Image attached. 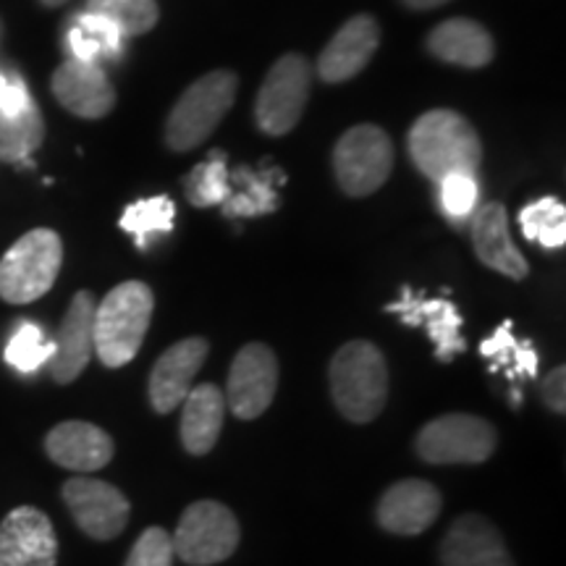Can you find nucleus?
Returning <instances> with one entry per match:
<instances>
[{"label":"nucleus","instance_id":"nucleus-1","mask_svg":"<svg viewBox=\"0 0 566 566\" xmlns=\"http://www.w3.org/2000/svg\"><path fill=\"white\" fill-rule=\"evenodd\" d=\"M407 147L420 174L436 184L451 174H475L483 160V142L472 124L446 108L417 118L409 129Z\"/></svg>","mask_w":566,"mask_h":566},{"label":"nucleus","instance_id":"nucleus-2","mask_svg":"<svg viewBox=\"0 0 566 566\" xmlns=\"http://www.w3.org/2000/svg\"><path fill=\"white\" fill-rule=\"evenodd\" d=\"M155 296L142 281L111 289L95 307V354L105 367H124L137 357L150 328Z\"/></svg>","mask_w":566,"mask_h":566},{"label":"nucleus","instance_id":"nucleus-3","mask_svg":"<svg viewBox=\"0 0 566 566\" xmlns=\"http://www.w3.org/2000/svg\"><path fill=\"white\" fill-rule=\"evenodd\" d=\"M331 394L349 422L365 424L384 412L388 399V367L386 357L370 342L344 344L331 363Z\"/></svg>","mask_w":566,"mask_h":566},{"label":"nucleus","instance_id":"nucleus-4","mask_svg":"<svg viewBox=\"0 0 566 566\" xmlns=\"http://www.w3.org/2000/svg\"><path fill=\"white\" fill-rule=\"evenodd\" d=\"M239 80L233 71H210L197 80L174 105L166 122V145L176 153L200 147L237 101Z\"/></svg>","mask_w":566,"mask_h":566},{"label":"nucleus","instance_id":"nucleus-5","mask_svg":"<svg viewBox=\"0 0 566 566\" xmlns=\"http://www.w3.org/2000/svg\"><path fill=\"white\" fill-rule=\"evenodd\" d=\"M63 263V242L53 229H34L0 260V300L30 304L53 289Z\"/></svg>","mask_w":566,"mask_h":566},{"label":"nucleus","instance_id":"nucleus-6","mask_svg":"<svg viewBox=\"0 0 566 566\" xmlns=\"http://www.w3.org/2000/svg\"><path fill=\"white\" fill-rule=\"evenodd\" d=\"M495 428L478 415H441L415 438V451L428 464H483L495 451Z\"/></svg>","mask_w":566,"mask_h":566},{"label":"nucleus","instance_id":"nucleus-7","mask_svg":"<svg viewBox=\"0 0 566 566\" xmlns=\"http://www.w3.org/2000/svg\"><path fill=\"white\" fill-rule=\"evenodd\" d=\"M334 171L338 187L349 197L378 192L394 171L391 137L375 124L352 126L334 150Z\"/></svg>","mask_w":566,"mask_h":566},{"label":"nucleus","instance_id":"nucleus-8","mask_svg":"<svg viewBox=\"0 0 566 566\" xmlns=\"http://www.w3.org/2000/svg\"><path fill=\"white\" fill-rule=\"evenodd\" d=\"M237 516L218 501H195L181 514L174 551L189 566H212L229 558L239 546Z\"/></svg>","mask_w":566,"mask_h":566},{"label":"nucleus","instance_id":"nucleus-9","mask_svg":"<svg viewBox=\"0 0 566 566\" xmlns=\"http://www.w3.org/2000/svg\"><path fill=\"white\" fill-rule=\"evenodd\" d=\"M313 69L302 55L289 53L273 63L254 103L258 126L271 137H283L300 124L310 97Z\"/></svg>","mask_w":566,"mask_h":566},{"label":"nucleus","instance_id":"nucleus-10","mask_svg":"<svg viewBox=\"0 0 566 566\" xmlns=\"http://www.w3.org/2000/svg\"><path fill=\"white\" fill-rule=\"evenodd\" d=\"M63 501L82 533L92 541H113L129 525V499L105 480L71 478L63 485Z\"/></svg>","mask_w":566,"mask_h":566},{"label":"nucleus","instance_id":"nucleus-11","mask_svg":"<svg viewBox=\"0 0 566 566\" xmlns=\"http://www.w3.org/2000/svg\"><path fill=\"white\" fill-rule=\"evenodd\" d=\"M279 388V359L271 346L247 344L233 357L226 386V405L239 420H258L273 405Z\"/></svg>","mask_w":566,"mask_h":566},{"label":"nucleus","instance_id":"nucleus-12","mask_svg":"<svg viewBox=\"0 0 566 566\" xmlns=\"http://www.w3.org/2000/svg\"><path fill=\"white\" fill-rule=\"evenodd\" d=\"M59 537L45 512L17 506L0 522V566H55Z\"/></svg>","mask_w":566,"mask_h":566},{"label":"nucleus","instance_id":"nucleus-13","mask_svg":"<svg viewBox=\"0 0 566 566\" xmlns=\"http://www.w3.org/2000/svg\"><path fill=\"white\" fill-rule=\"evenodd\" d=\"M95 307V296L90 292H76L71 300L59 334L53 338L55 352L51 357V375L55 384H74L90 365L92 354H95V334H92Z\"/></svg>","mask_w":566,"mask_h":566},{"label":"nucleus","instance_id":"nucleus-14","mask_svg":"<svg viewBox=\"0 0 566 566\" xmlns=\"http://www.w3.org/2000/svg\"><path fill=\"white\" fill-rule=\"evenodd\" d=\"M205 357H208V342L200 336L181 338L160 354L150 373V405L155 412H174L187 399Z\"/></svg>","mask_w":566,"mask_h":566},{"label":"nucleus","instance_id":"nucleus-15","mask_svg":"<svg viewBox=\"0 0 566 566\" xmlns=\"http://www.w3.org/2000/svg\"><path fill=\"white\" fill-rule=\"evenodd\" d=\"M443 499L428 480H399L378 501V525L394 535H420L438 520Z\"/></svg>","mask_w":566,"mask_h":566},{"label":"nucleus","instance_id":"nucleus-16","mask_svg":"<svg viewBox=\"0 0 566 566\" xmlns=\"http://www.w3.org/2000/svg\"><path fill=\"white\" fill-rule=\"evenodd\" d=\"M443 566H514L499 527L483 514H462L443 535Z\"/></svg>","mask_w":566,"mask_h":566},{"label":"nucleus","instance_id":"nucleus-17","mask_svg":"<svg viewBox=\"0 0 566 566\" xmlns=\"http://www.w3.org/2000/svg\"><path fill=\"white\" fill-rule=\"evenodd\" d=\"M386 313L399 315L401 323L422 325L428 328L430 338L436 344V357L441 363H451L459 352L467 349L462 336V315L449 300H428V296L415 294L412 289H405L399 302H391Z\"/></svg>","mask_w":566,"mask_h":566},{"label":"nucleus","instance_id":"nucleus-18","mask_svg":"<svg viewBox=\"0 0 566 566\" xmlns=\"http://www.w3.org/2000/svg\"><path fill=\"white\" fill-rule=\"evenodd\" d=\"M53 95L80 118H103L116 105V90L97 63L66 61L53 74Z\"/></svg>","mask_w":566,"mask_h":566},{"label":"nucleus","instance_id":"nucleus-19","mask_svg":"<svg viewBox=\"0 0 566 566\" xmlns=\"http://www.w3.org/2000/svg\"><path fill=\"white\" fill-rule=\"evenodd\" d=\"M380 45V27L378 21L367 13H359L346 21L334 34V40L325 45L317 61V74L323 82L338 84L352 80L363 71Z\"/></svg>","mask_w":566,"mask_h":566},{"label":"nucleus","instance_id":"nucleus-20","mask_svg":"<svg viewBox=\"0 0 566 566\" xmlns=\"http://www.w3.org/2000/svg\"><path fill=\"white\" fill-rule=\"evenodd\" d=\"M45 451L55 464L71 472H97L113 459V438L103 428L82 420H66L48 433Z\"/></svg>","mask_w":566,"mask_h":566},{"label":"nucleus","instance_id":"nucleus-21","mask_svg":"<svg viewBox=\"0 0 566 566\" xmlns=\"http://www.w3.org/2000/svg\"><path fill=\"white\" fill-rule=\"evenodd\" d=\"M472 244H475L483 265L493 268L506 279H527L530 265L509 237V216L501 202H488L475 210V216H472Z\"/></svg>","mask_w":566,"mask_h":566},{"label":"nucleus","instance_id":"nucleus-22","mask_svg":"<svg viewBox=\"0 0 566 566\" xmlns=\"http://www.w3.org/2000/svg\"><path fill=\"white\" fill-rule=\"evenodd\" d=\"M428 51L446 63L464 69H483L493 61L495 45L483 24L472 19H449L428 38Z\"/></svg>","mask_w":566,"mask_h":566},{"label":"nucleus","instance_id":"nucleus-23","mask_svg":"<svg viewBox=\"0 0 566 566\" xmlns=\"http://www.w3.org/2000/svg\"><path fill=\"white\" fill-rule=\"evenodd\" d=\"M226 396L221 388L212 384L192 386V391L184 399L181 412V443L189 454L205 457L212 451L218 436L223 430Z\"/></svg>","mask_w":566,"mask_h":566},{"label":"nucleus","instance_id":"nucleus-24","mask_svg":"<svg viewBox=\"0 0 566 566\" xmlns=\"http://www.w3.org/2000/svg\"><path fill=\"white\" fill-rule=\"evenodd\" d=\"M231 195L226 197L223 212L229 218H254L268 216L279 208V195H275L273 171L258 174L252 168H239L229 176Z\"/></svg>","mask_w":566,"mask_h":566},{"label":"nucleus","instance_id":"nucleus-25","mask_svg":"<svg viewBox=\"0 0 566 566\" xmlns=\"http://www.w3.org/2000/svg\"><path fill=\"white\" fill-rule=\"evenodd\" d=\"M42 139H45V118L32 101L19 116L0 122V160L30 163Z\"/></svg>","mask_w":566,"mask_h":566},{"label":"nucleus","instance_id":"nucleus-26","mask_svg":"<svg viewBox=\"0 0 566 566\" xmlns=\"http://www.w3.org/2000/svg\"><path fill=\"white\" fill-rule=\"evenodd\" d=\"M480 354L491 359V370L506 367L512 380L537 375V352L530 342H516L512 336V321L501 323V328L480 344Z\"/></svg>","mask_w":566,"mask_h":566},{"label":"nucleus","instance_id":"nucleus-27","mask_svg":"<svg viewBox=\"0 0 566 566\" xmlns=\"http://www.w3.org/2000/svg\"><path fill=\"white\" fill-rule=\"evenodd\" d=\"M520 226L530 242H537L546 250H558L566 244V210L556 197L530 202L520 212Z\"/></svg>","mask_w":566,"mask_h":566},{"label":"nucleus","instance_id":"nucleus-28","mask_svg":"<svg viewBox=\"0 0 566 566\" xmlns=\"http://www.w3.org/2000/svg\"><path fill=\"white\" fill-rule=\"evenodd\" d=\"M184 195L195 208H212L223 205L226 197L231 195L229 184V166H226L223 153H212L208 160L200 163L192 174L184 179Z\"/></svg>","mask_w":566,"mask_h":566},{"label":"nucleus","instance_id":"nucleus-29","mask_svg":"<svg viewBox=\"0 0 566 566\" xmlns=\"http://www.w3.org/2000/svg\"><path fill=\"white\" fill-rule=\"evenodd\" d=\"M174 216L176 208L171 197L158 195L150 197V200H139L126 208L122 216V229L132 233L137 247H147V239L153 233H168L174 229Z\"/></svg>","mask_w":566,"mask_h":566},{"label":"nucleus","instance_id":"nucleus-30","mask_svg":"<svg viewBox=\"0 0 566 566\" xmlns=\"http://www.w3.org/2000/svg\"><path fill=\"white\" fill-rule=\"evenodd\" d=\"M92 13L111 19L122 30L124 38L150 32L158 24V3L155 0H90Z\"/></svg>","mask_w":566,"mask_h":566},{"label":"nucleus","instance_id":"nucleus-31","mask_svg":"<svg viewBox=\"0 0 566 566\" xmlns=\"http://www.w3.org/2000/svg\"><path fill=\"white\" fill-rule=\"evenodd\" d=\"M53 352L55 344L48 342L40 325L21 323L6 346V363L19 373H38L42 365L51 363Z\"/></svg>","mask_w":566,"mask_h":566},{"label":"nucleus","instance_id":"nucleus-32","mask_svg":"<svg viewBox=\"0 0 566 566\" xmlns=\"http://www.w3.org/2000/svg\"><path fill=\"white\" fill-rule=\"evenodd\" d=\"M174 535L163 527H147L137 537L124 566H174Z\"/></svg>","mask_w":566,"mask_h":566},{"label":"nucleus","instance_id":"nucleus-33","mask_svg":"<svg viewBox=\"0 0 566 566\" xmlns=\"http://www.w3.org/2000/svg\"><path fill=\"white\" fill-rule=\"evenodd\" d=\"M438 187H441L443 212L449 218L462 221V218L472 216V210L478 208L480 189H478L475 174H451V176H446Z\"/></svg>","mask_w":566,"mask_h":566},{"label":"nucleus","instance_id":"nucleus-34","mask_svg":"<svg viewBox=\"0 0 566 566\" xmlns=\"http://www.w3.org/2000/svg\"><path fill=\"white\" fill-rule=\"evenodd\" d=\"M76 24L82 27V30H87L92 38H95L97 42H101L103 48V55H108V59H113V55L122 53V42H124V34L122 30H118L116 24H113L111 19L101 17V13H82L80 19H76Z\"/></svg>","mask_w":566,"mask_h":566},{"label":"nucleus","instance_id":"nucleus-35","mask_svg":"<svg viewBox=\"0 0 566 566\" xmlns=\"http://www.w3.org/2000/svg\"><path fill=\"white\" fill-rule=\"evenodd\" d=\"M30 103L32 97L30 92H27L24 82L9 80V76L0 74V122H3V118L19 116Z\"/></svg>","mask_w":566,"mask_h":566},{"label":"nucleus","instance_id":"nucleus-36","mask_svg":"<svg viewBox=\"0 0 566 566\" xmlns=\"http://www.w3.org/2000/svg\"><path fill=\"white\" fill-rule=\"evenodd\" d=\"M566 367L558 365L556 370H551L546 378H543L541 384V394H543V401H546V407L551 412L556 415H564L566 412Z\"/></svg>","mask_w":566,"mask_h":566},{"label":"nucleus","instance_id":"nucleus-37","mask_svg":"<svg viewBox=\"0 0 566 566\" xmlns=\"http://www.w3.org/2000/svg\"><path fill=\"white\" fill-rule=\"evenodd\" d=\"M409 9H417V11H430V9H438V6H446L449 0H405Z\"/></svg>","mask_w":566,"mask_h":566},{"label":"nucleus","instance_id":"nucleus-38","mask_svg":"<svg viewBox=\"0 0 566 566\" xmlns=\"http://www.w3.org/2000/svg\"><path fill=\"white\" fill-rule=\"evenodd\" d=\"M66 0H42V6H48V9H55V6H63Z\"/></svg>","mask_w":566,"mask_h":566}]
</instances>
